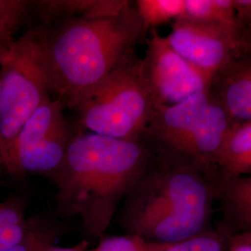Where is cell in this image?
Here are the masks:
<instances>
[{
	"label": "cell",
	"instance_id": "cell-1",
	"mask_svg": "<svg viewBox=\"0 0 251 251\" xmlns=\"http://www.w3.org/2000/svg\"><path fill=\"white\" fill-rule=\"evenodd\" d=\"M149 146L151 161L117 210L122 230L173 244L213 228L217 169Z\"/></svg>",
	"mask_w": 251,
	"mask_h": 251
},
{
	"label": "cell",
	"instance_id": "cell-2",
	"mask_svg": "<svg viewBox=\"0 0 251 251\" xmlns=\"http://www.w3.org/2000/svg\"><path fill=\"white\" fill-rule=\"evenodd\" d=\"M152 156L144 140L126 142L76 129L50 178L56 187L58 215L78 217L86 237L103 236Z\"/></svg>",
	"mask_w": 251,
	"mask_h": 251
},
{
	"label": "cell",
	"instance_id": "cell-3",
	"mask_svg": "<svg viewBox=\"0 0 251 251\" xmlns=\"http://www.w3.org/2000/svg\"><path fill=\"white\" fill-rule=\"evenodd\" d=\"M146 34L142 17L131 1L114 15L79 17L42 27V42L56 98L74 110L136 52V47Z\"/></svg>",
	"mask_w": 251,
	"mask_h": 251
},
{
	"label": "cell",
	"instance_id": "cell-4",
	"mask_svg": "<svg viewBox=\"0 0 251 251\" xmlns=\"http://www.w3.org/2000/svg\"><path fill=\"white\" fill-rule=\"evenodd\" d=\"M154 104L142 72V58L134 52L74 108L75 126L82 131L142 142Z\"/></svg>",
	"mask_w": 251,
	"mask_h": 251
},
{
	"label": "cell",
	"instance_id": "cell-5",
	"mask_svg": "<svg viewBox=\"0 0 251 251\" xmlns=\"http://www.w3.org/2000/svg\"><path fill=\"white\" fill-rule=\"evenodd\" d=\"M53 95L42 27H32L0 48V171L23 126Z\"/></svg>",
	"mask_w": 251,
	"mask_h": 251
},
{
	"label": "cell",
	"instance_id": "cell-6",
	"mask_svg": "<svg viewBox=\"0 0 251 251\" xmlns=\"http://www.w3.org/2000/svg\"><path fill=\"white\" fill-rule=\"evenodd\" d=\"M231 126L225 110L206 90L171 106L154 104L144 140L155 149L216 169Z\"/></svg>",
	"mask_w": 251,
	"mask_h": 251
},
{
	"label": "cell",
	"instance_id": "cell-7",
	"mask_svg": "<svg viewBox=\"0 0 251 251\" xmlns=\"http://www.w3.org/2000/svg\"><path fill=\"white\" fill-rule=\"evenodd\" d=\"M63 101L49 98L36 109L17 135L2 164L4 174L41 173L50 178L60 168L76 132L64 115Z\"/></svg>",
	"mask_w": 251,
	"mask_h": 251
},
{
	"label": "cell",
	"instance_id": "cell-8",
	"mask_svg": "<svg viewBox=\"0 0 251 251\" xmlns=\"http://www.w3.org/2000/svg\"><path fill=\"white\" fill-rule=\"evenodd\" d=\"M166 37L177 53L209 80L251 48V33L239 22L198 23L178 19Z\"/></svg>",
	"mask_w": 251,
	"mask_h": 251
},
{
	"label": "cell",
	"instance_id": "cell-9",
	"mask_svg": "<svg viewBox=\"0 0 251 251\" xmlns=\"http://www.w3.org/2000/svg\"><path fill=\"white\" fill-rule=\"evenodd\" d=\"M147 39L142 58L144 80L155 104L171 106L208 90L210 80L184 60L156 29Z\"/></svg>",
	"mask_w": 251,
	"mask_h": 251
},
{
	"label": "cell",
	"instance_id": "cell-10",
	"mask_svg": "<svg viewBox=\"0 0 251 251\" xmlns=\"http://www.w3.org/2000/svg\"><path fill=\"white\" fill-rule=\"evenodd\" d=\"M208 92L232 125L251 122V48L216 73Z\"/></svg>",
	"mask_w": 251,
	"mask_h": 251
},
{
	"label": "cell",
	"instance_id": "cell-11",
	"mask_svg": "<svg viewBox=\"0 0 251 251\" xmlns=\"http://www.w3.org/2000/svg\"><path fill=\"white\" fill-rule=\"evenodd\" d=\"M216 189L223 215L217 226L229 235L251 230V176H227L217 171Z\"/></svg>",
	"mask_w": 251,
	"mask_h": 251
},
{
	"label": "cell",
	"instance_id": "cell-12",
	"mask_svg": "<svg viewBox=\"0 0 251 251\" xmlns=\"http://www.w3.org/2000/svg\"><path fill=\"white\" fill-rule=\"evenodd\" d=\"M127 0H37L30 1V11L40 22L39 26H53L67 20L117 14Z\"/></svg>",
	"mask_w": 251,
	"mask_h": 251
},
{
	"label": "cell",
	"instance_id": "cell-13",
	"mask_svg": "<svg viewBox=\"0 0 251 251\" xmlns=\"http://www.w3.org/2000/svg\"><path fill=\"white\" fill-rule=\"evenodd\" d=\"M216 169L227 176H251V122L232 125Z\"/></svg>",
	"mask_w": 251,
	"mask_h": 251
},
{
	"label": "cell",
	"instance_id": "cell-14",
	"mask_svg": "<svg viewBox=\"0 0 251 251\" xmlns=\"http://www.w3.org/2000/svg\"><path fill=\"white\" fill-rule=\"evenodd\" d=\"M25 207V200L17 197L0 203V251H8L25 235L29 225Z\"/></svg>",
	"mask_w": 251,
	"mask_h": 251
},
{
	"label": "cell",
	"instance_id": "cell-15",
	"mask_svg": "<svg viewBox=\"0 0 251 251\" xmlns=\"http://www.w3.org/2000/svg\"><path fill=\"white\" fill-rule=\"evenodd\" d=\"M63 225L43 216L29 218L23 238L6 251H47L63 234Z\"/></svg>",
	"mask_w": 251,
	"mask_h": 251
},
{
	"label": "cell",
	"instance_id": "cell-16",
	"mask_svg": "<svg viewBox=\"0 0 251 251\" xmlns=\"http://www.w3.org/2000/svg\"><path fill=\"white\" fill-rule=\"evenodd\" d=\"M179 19L198 23H237L233 0H184Z\"/></svg>",
	"mask_w": 251,
	"mask_h": 251
},
{
	"label": "cell",
	"instance_id": "cell-17",
	"mask_svg": "<svg viewBox=\"0 0 251 251\" xmlns=\"http://www.w3.org/2000/svg\"><path fill=\"white\" fill-rule=\"evenodd\" d=\"M134 4L147 32L170 22L174 23L184 10V0H137Z\"/></svg>",
	"mask_w": 251,
	"mask_h": 251
},
{
	"label": "cell",
	"instance_id": "cell-18",
	"mask_svg": "<svg viewBox=\"0 0 251 251\" xmlns=\"http://www.w3.org/2000/svg\"><path fill=\"white\" fill-rule=\"evenodd\" d=\"M31 13L30 1L0 0V47L9 45Z\"/></svg>",
	"mask_w": 251,
	"mask_h": 251
},
{
	"label": "cell",
	"instance_id": "cell-19",
	"mask_svg": "<svg viewBox=\"0 0 251 251\" xmlns=\"http://www.w3.org/2000/svg\"><path fill=\"white\" fill-rule=\"evenodd\" d=\"M229 238L230 235L217 226L187 239L167 244L162 251H226Z\"/></svg>",
	"mask_w": 251,
	"mask_h": 251
},
{
	"label": "cell",
	"instance_id": "cell-20",
	"mask_svg": "<svg viewBox=\"0 0 251 251\" xmlns=\"http://www.w3.org/2000/svg\"><path fill=\"white\" fill-rule=\"evenodd\" d=\"M165 245L149 242L135 235L125 233L124 235H113L102 238L99 244L91 250L84 251H162Z\"/></svg>",
	"mask_w": 251,
	"mask_h": 251
},
{
	"label": "cell",
	"instance_id": "cell-21",
	"mask_svg": "<svg viewBox=\"0 0 251 251\" xmlns=\"http://www.w3.org/2000/svg\"><path fill=\"white\" fill-rule=\"evenodd\" d=\"M226 251H251V230L230 235Z\"/></svg>",
	"mask_w": 251,
	"mask_h": 251
},
{
	"label": "cell",
	"instance_id": "cell-22",
	"mask_svg": "<svg viewBox=\"0 0 251 251\" xmlns=\"http://www.w3.org/2000/svg\"><path fill=\"white\" fill-rule=\"evenodd\" d=\"M239 24L251 33V0H233Z\"/></svg>",
	"mask_w": 251,
	"mask_h": 251
},
{
	"label": "cell",
	"instance_id": "cell-23",
	"mask_svg": "<svg viewBox=\"0 0 251 251\" xmlns=\"http://www.w3.org/2000/svg\"><path fill=\"white\" fill-rule=\"evenodd\" d=\"M85 246H86L85 243H83L80 246H76L75 248H62V247H57L54 245L47 251H84Z\"/></svg>",
	"mask_w": 251,
	"mask_h": 251
},
{
	"label": "cell",
	"instance_id": "cell-24",
	"mask_svg": "<svg viewBox=\"0 0 251 251\" xmlns=\"http://www.w3.org/2000/svg\"><path fill=\"white\" fill-rule=\"evenodd\" d=\"M0 48H1V47H0Z\"/></svg>",
	"mask_w": 251,
	"mask_h": 251
}]
</instances>
